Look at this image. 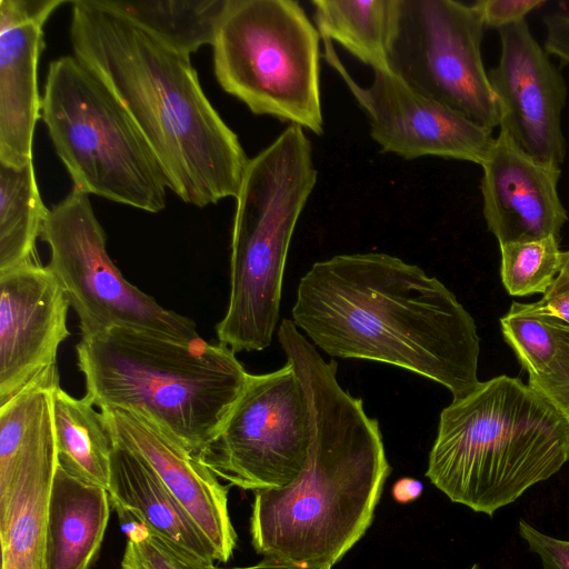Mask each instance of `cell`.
Segmentation results:
<instances>
[{
    "label": "cell",
    "mask_w": 569,
    "mask_h": 569,
    "mask_svg": "<svg viewBox=\"0 0 569 569\" xmlns=\"http://www.w3.org/2000/svg\"><path fill=\"white\" fill-rule=\"evenodd\" d=\"M295 326L327 355L383 362L447 388L452 400L480 383L472 316L439 279L383 252L315 262L298 283Z\"/></svg>",
    "instance_id": "cell-1"
},
{
    "label": "cell",
    "mask_w": 569,
    "mask_h": 569,
    "mask_svg": "<svg viewBox=\"0 0 569 569\" xmlns=\"http://www.w3.org/2000/svg\"><path fill=\"white\" fill-rule=\"evenodd\" d=\"M278 340L303 386L312 440L292 483L253 492L251 543L262 557L332 567L371 526L391 467L378 420L340 386L337 362L325 361L290 319Z\"/></svg>",
    "instance_id": "cell-2"
},
{
    "label": "cell",
    "mask_w": 569,
    "mask_h": 569,
    "mask_svg": "<svg viewBox=\"0 0 569 569\" xmlns=\"http://www.w3.org/2000/svg\"><path fill=\"white\" fill-rule=\"evenodd\" d=\"M70 40L128 112L173 193L198 208L236 199L249 158L207 98L190 57L101 0L72 2Z\"/></svg>",
    "instance_id": "cell-3"
},
{
    "label": "cell",
    "mask_w": 569,
    "mask_h": 569,
    "mask_svg": "<svg viewBox=\"0 0 569 569\" xmlns=\"http://www.w3.org/2000/svg\"><path fill=\"white\" fill-rule=\"evenodd\" d=\"M569 461V422L519 378L498 376L442 409L426 477L492 517Z\"/></svg>",
    "instance_id": "cell-4"
},
{
    "label": "cell",
    "mask_w": 569,
    "mask_h": 569,
    "mask_svg": "<svg viewBox=\"0 0 569 569\" xmlns=\"http://www.w3.org/2000/svg\"><path fill=\"white\" fill-rule=\"evenodd\" d=\"M76 350L84 396L96 407L141 413L194 456L214 438L249 376L232 349L201 337L179 341L112 328L81 337Z\"/></svg>",
    "instance_id": "cell-5"
},
{
    "label": "cell",
    "mask_w": 569,
    "mask_h": 569,
    "mask_svg": "<svg viewBox=\"0 0 569 569\" xmlns=\"http://www.w3.org/2000/svg\"><path fill=\"white\" fill-rule=\"evenodd\" d=\"M317 179L311 142L297 124L249 159L236 197L229 301L216 326L234 352L272 341L290 241Z\"/></svg>",
    "instance_id": "cell-6"
},
{
    "label": "cell",
    "mask_w": 569,
    "mask_h": 569,
    "mask_svg": "<svg viewBox=\"0 0 569 569\" xmlns=\"http://www.w3.org/2000/svg\"><path fill=\"white\" fill-rule=\"evenodd\" d=\"M41 118L73 188L151 213L164 209L168 186L151 148L76 56L50 62Z\"/></svg>",
    "instance_id": "cell-7"
},
{
    "label": "cell",
    "mask_w": 569,
    "mask_h": 569,
    "mask_svg": "<svg viewBox=\"0 0 569 569\" xmlns=\"http://www.w3.org/2000/svg\"><path fill=\"white\" fill-rule=\"evenodd\" d=\"M320 34L293 0H227L211 44L220 87L257 116L323 132Z\"/></svg>",
    "instance_id": "cell-8"
},
{
    "label": "cell",
    "mask_w": 569,
    "mask_h": 569,
    "mask_svg": "<svg viewBox=\"0 0 569 569\" xmlns=\"http://www.w3.org/2000/svg\"><path fill=\"white\" fill-rule=\"evenodd\" d=\"M486 28L477 3L390 0L388 70L417 92L479 126H499L481 57Z\"/></svg>",
    "instance_id": "cell-9"
},
{
    "label": "cell",
    "mask_w": 569,
    "mask_h": 569,
    "mask_svg": "<svg viewBox=\"0 0 569 569\" xmlns=\"http://www.w3.org/2000/svg\"><path fill=\"white\" fill-rule=\"evenodd\" d=\"M40 239L49 247L47 266L79 319L81 337L128 328L179 341L200 338L191 319L163 308L121 274L86 192L72 187L49 209Z\"/></svg>",
    "instance_id": "cell-10"
},
{
    "label": "cell",
    "mask_w": 569,
    "mask_h": 569,
    "mask_svg": "<svg viewBox=\"0 0 569 569\" xmlns=\"http://www.w3.org/2000/svg\"><path fill=\"white\" fill-rule=\"evenodd\" d=\"M312 440L308 399L290 362L250 375L219 431L197 458L217 477L253 492L292 483Z\"/></svg>",
    "instance_id": "cell-11"
},
{
    "label": "cell",
    "mask_w": 569,
    "mask_h": 569,
    "mask_svg": "<svg viewBox=\"0 0 569 569\" xmlns=\"http://www.w3.org/2000/svg\"><path fill=\"white\" fill-rule=\"evenodd\" d=\"M57 367L0 406L1 569H47V526L58 468L53 422Z\"/></svg>",
    "instance_id": "cell-12"
},
{
    "label": "cell",
    "mask_w": 569,
    "mask_h": 569,
    "mask_svg": "<svg viewBox=\"0 0 569 569\" xmlns=\"http://www.w3.org/2000/svg\"><path fill=\"white\" fill-rule=\"evenodd\" d=\"M323 42L326 61L365 112L370 136L383 152L406 160L436 156L480 166L487 161L496 139L491 129L417 92L389 70H376L369 86L359 84L332 42Z\"/></svg>",
    "instance_id": "cell-13"
},
{
    "label": "cell",
    "mask_w": 569,
    "mask_h": 569,
    "mask_svg": "<svg viewBox=\"0 0 569 569\" xmlns=\"http://www.w3.org/2000/svg\"><path fill=\"white\" fill-rule=\"evenodd\" d=\"M500 58L488 71L499 128L532 160L560 168L566 156L561 114L568 89L526 20L498 30Z\"/></svg>",
    "instance_id": "cell-14"
},
{
    "label": "cell",
    "mask_w": 569,
    "mask_h": 569,
    "mask_svg": "<svg viewBox=\"0 0 569 569\" xmlns=\"http://www.w3.org/2000/svg\"><path fill=\"white\" fill-rule=\"evenodd\" d=\"M70 303L48 266L0 272V406L56 366Z\"/></svg>",
    "instance_id": "cell-15"
},
{
    "label": "cell",
    "mask_w": 569,
    "mask_h": 569,
    "mask_svg": "<svg viewBox=\"0 0 569 569\" xmlns=\"http://www.w3.org/2000/svg\"><path fill=\"white\" fill-rule=\"evenodd\" d=\"M114 439L140 456L192 517L227 562L237 546L228 487L179 441L146 416L122 408L101 410Z\"/></svg>",
    "instance_id": "cell-16"
},
{
    "label": "cell",
    "mask_w": 569,
    "mask_h": 569,
    "mask_svg": "<svg viewBox=\"0 0 569 569\" xmlns=\"http://www.w3.org/2000/svg\"><path fill=\"white\" fill-rule=\"evenodd\" d=\"M481 167L483 217L499 246L559 238L568 220L558 193L560 168L532 160L501 131Z\"/></svg>",
    "instance_id": "cell-17"
},
{
    "label": "cell",
    "mask_w": 569,
    "mask_h": 569,
    "mask_svg": "<svg viewBox=\"0 0 569 569\" xmlns=\"http://www.w3.org/2000/svg\"><path fill=\"white\" fill-rule=\"evenodd\" d=\"M64 2L0 0V163L18 168L32 161L43 27Z\"/></svg>",
    "instance_id": "cell-18"
},
{
    "label": "cell",
    "mask_w": 569,
    "mask_h": 569,
    "mask_svg": "<svg viewBox=\"0 0 569 569\" xmlns=\"http://www.w3.org/2000/svg\"><path fill=\"white\" fill-rule=\"evenodd\" d=\"M108 492L118 515L133 517L148 529L206 561L217 560L209 539L153 469L117 440L111 455Z\"/></svg>",
    "instance_id": "cell-19"
},
{
    "label": "cell",
    "mask_w": 569,
    "mask_h": 569,
    "mask_svg": "<svg viewBox=\"0 0 569 569\" xmlns=\"http://www.w3.org/2000/svg\"><path fill=\"white\" fill-rule=\"evenodd\" d=\"M111 507L106 488L58 466L48 507L47 569H90L99 556Z\"/></svg>",
    "instance_id": "cell-20"
},
{
    "label": "cell",
    "mask_w": 569,
    "mask_h": 569,
    "mask_svg": "<svg viewBox=\"0 0 569 569\" xmlns=\"http://www.w3.org/2000/svg\"><path fill=\"white\" fill-rule=\"evenodd\" d=\"M53 422L58 466L68 473L108 490L116 440L103 415L84 396L53 390Z\"/></svg>",
    "instance_id": "cell-21"
},
{
    "label": "cell",
    "mask_w": 569,
    "mask_h": 569,
    "mask_svg": "<svg viewBox=\"0 0 569 569\" xmlns=\"http://www.w3.org/2000/svg\"><path fill=\"white\" fill-rule=\"evenodd\" d=\"M48 213L33 161L18 168L0 163V272L39 261L37 239Z\"/></svg>",
    "instance_id": "cell-22"
},
{
    "label": "cell",
    "mask_w": 569,
    "mask_h": 569,
    "mask_svg": "<svg viewBox=\"0 0 569 569\" xmlns=\"http://www.w3.org/2000/svg\"><path fill=\"white\" fill-rule=\"evenodd\" d=\"M172 50L190 57L212 44L227 0L104 1Z\"/></svg>",
    "instance_id": "cell-23"
},
{
    "label": "cell",
    "mask_w": 569,
    "mask_h": 569,
    "mask_svg": "<svg viewBox=\"0 0 569 569\" xmlns=\"http://www.w3.org/2000/svg\"><path fill=\"white\" fill-rule=\"evenodd\" d=\"M322 39L338 42L372 71L388 70L390 0H313Z\"/></svg>",
    "instance_id": "cell-24"
},
{
    "label": "cell",
    "mask_w": 569,
    "mask_h": 569,
    "mask_svg": "<svg viewBox=\"0 0 569 569\" xmlns=\"http://www.w3.org/2000/svg\"><path fill=\"white\" fill-rule=\"evenodd\" d=\"M500 251V276L511 296L545 295L560 273L559 238L506 243Z\"/></svg>",
    "instance_id": "cell-25"
},
{
    "label": "cell",
    "mask_w": 569,
    "mask_h": 569,
    "mask_svg": "<svg viewBox=\"0 0 569 569\" xmlns=\"http://www.w3.org/2000/svg\"><path fill=\"white\" fill-rule=\"evenodd\" d=\"M500 326L506 342L528 375L542 373L557 351L550 321L509 309L500 319Z\"/></svg>",
    "instance_id": "cell-26"
},
{
    "label": "cell",
    "mask_w": 569,
    "mask_h": 569,
    "mask_svg": "<svg viewBox=\"0 0 569 569\" xmlns=\"http://www.w3.org/2000/svg\"><path fill=\"white\" fill-rule=\"evenodd\" d=\"M121 569H217L152 530L127 540Z\"/></svg>",
    "instance_id": "cell-27"
},
{
    "label": "cell",
    "mask_w": 569,
    "mask_h": 569,
    "mask_svg": "<svg viewBox=\"0 0 569 569\" xmlns=\"http://www.w3.org/2000/svg\"><path fill=\"white\" fill-rule=\"evenodd\" d=\"M547 320L552 327L557 351L542 373L529 376L528 385L545 397L569 422V326Z\"/></svg>",
    "instance_id": "cell-28"
},
{
    "label": "cell",
    "mask_w": 569,
    "mask_h": 569,
    "mask_svg": "<svg viewBox=\"0 0 569 569\" xmlns=\"http://www.w3.org/2000/svg\"><path fill=\"white\" fill-rule=\"evenodd\" d=\"M518 531L529 550L540 558L542 569H569V540L548 536L522 519Z\"/></svg>",
    "instance_id": "cell-29"
},
{
    "label": "cell",
    "mask_w": 569,
    "mask_h": 569,
    "mask_svg": "<svg viewBox=\"0 0 569 569\" xmlns=\"http://www.w3.org/2000/svg\"><path fill=\"white\" fill-rule=\"evenodd\" d=\"M479 7L485 26L497 30L526 20V16L543 6L539 0H481Z\"/></svg>",
    "instance_id": "cell-30"
},
{
    "label": "cell",
    "mask_w": 569,
    "mask_h": 569,
    "mask_svg": "<svg viewBox=\"0 0 569 569\" xmlns=\"http://www.w3.org/2000/svg\"><path fill=\"white\" fill-rule=\"evenodd\" d=\"M510 310L569 326V295L542 297L532 303L512 302Z\"/></svg>",
    "instance_id": "cell-31"
},
{
    "label": "cell",
    "mask_w": 569,
    "mask_h": 569,
    "mask_svg": "<svg viewBox=\"0 0 569 569\" xmlns=\"http://www.w3.org/2000/svg\"><path fill=\"white\" fill-rule=\"evenodd\" d=\"M423 490L422 483L413 478L405 477L400 478L392 486V497L400 503H408L417 500Z\"/></svg>",
    "instance_id": "cell-32"
},
{
    "label": "cell",
    "mask_w": 569,
    "mask_h": 569,
    "mask_svg": "<svg viewBox=\"0 0 569 569\" xmlns=\"http://www.w3.org/2000/svg\"><path fill=\"white\" fill-rule=\"evenodd\" d=\"M231 569H331L329 566L316 567V566H306L298 565L295 562L274 559L270 557H263L261 561L256 565L248 567H238Z\"/></svg>",
    "instance_id": "cell-33"
},
{
    "label": "cell",
    "mask_w": 569,
    "mask_h": 569,
    "mask_svg": "<svg viewBox=\"0 0 569 569\" xmlns=\"http://www.w3.org/2000/svg\"><path fill=\"white\" fill-rule=\"evenodd\" d=\"M558 54L562 62L569 63V18L566 20L560 33Z\"/></svg>",
    "instance_id": "cell-34"
},
{
    "label": "cell",
    "mask_w": 569,
    "mask_h": 569,
    "mask_svg": "<svg viewBox=\"0 0 569 569\" xmlns=\"http://www.w3.org/2000/svg\"><path fill=\"white\" fill-rule=\"evenodd\" d=\"M569 295V274L557 277L543 297Z\"/></svg>",
    "instance_id": "cell-35"
},
{
    "label": "cell",
    "mask_w": 569,
    "mask_h": 569,
    "mask_svg": "<svg viewBox=\"0 0 569 569\" xmlns=\"http://www.w3.org/2000/svg\"><path fill=\"white\" fill-rule=\"evenodd\" d=\"M569 274V250L565 251L562 254V264L561 270L558 277L567 276Z\"/></svg>",
    "instance_id": "cell-36"
},
{
    "label": "cell",
    "mask_w": 569,
    "mask_h": 569,
    "mask_svg": "<svg viewBox=\"0 0 569 569\" xmlns=\"http://www.w3.org/2000/svg\"><path fill=\"white\" fill-rule=\"evenodd\" d=\"M468 569H480V566L478 563H473L470 568Z\"/></svg>",
    "instance_id": "cell-37"
},
{
    "label": "cell",
    "mask_w": 569,
    "mask_h": 569,
    "mask_svg": "<svg viewBox=\"0 0 569 569\" xmlns=\"http://www.w3.org/2000/svg\"><path fill=\"white\" fill-rule=\"evenodd\" d=\"M217 569H224V568H218V567H217Z\"/></svg>",
    "instance_id": "cell-38"
}]
</instances>
